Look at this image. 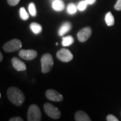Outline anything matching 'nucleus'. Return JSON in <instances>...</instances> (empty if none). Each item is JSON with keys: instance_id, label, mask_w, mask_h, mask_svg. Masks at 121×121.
Listing matches in <instances>:
<instances>
[{"instance_id": "1", "label": "nucleus", "mask_w": 121, "mask_h": 121, "mask_svg": "<svg viewBox=\"0 0 121 121\" xmlns=\"http://www.w3.org/2000/svg\"><path fill=\"white\" fill-rule=\"evenodd\" d=\"M9 100L16 106H21L24 102L25 96L23 92L16 87H11L7 91Z\"/></svg>"}, {"instance_id": "2", "label": "nucleus", "mask_w": 121, "mask_h": 121, "mask_svg": "<svg viewBox=\"0 0 121 121\" xmlns=\"http://www.w3.org/2000/svg\"><path fill=\"white\" fill-rule=\"evenodd\" d=\"M41 69L43 73H47L51 71L54 65V61L52 55L49 53L44 54L40 59Z\"/></svg>"}, {"instance_id": "3", "label": "nucleus", "mask_w": 121, "mask_h": 121, "mask_svg": "<svg viewBox=\"0 0 121 121\" xmlns=\"http://www.w3.org/2000/svg\"><path fill=\"white\" fill-rule=\"evenodd\" d=\"M27 119L28 121H40L41 120V112L36 104L30 106L28 110Z\"/></svg>"}, {"instance_id": "4", "label": "nucleus", "mask_w": 121, "mask_h": 121, "mask_svg": "<svg viewBox=\"0 0 121 121\" xmlns=\"http://www.w3.org/2000/svg\"><path fill=\"white\" fill-rule=\"evenodd\" d=\"M22 47V42L19 39H13L4 44L3 48L7 52H12L18 51Z\"/></svg>"}, {"instance_id": "5", "label": "nucleus", "mask_w": 121, "mask_h": 121, "mask_svg": "<svg viewBox=\"0 0 121 121\" xmlns=\"http://www.w3.org/2000/svg\"><path fill=\"white\" fill-rule=\"evenodd\" d=\"M44 110L48 116L53 119H58L60 117V110L50 103H46L44 104Z\"/></svg>"}, {"instance_id": "6", "label": "nucleus", "mask_w": 121, "mask_h": 121, "mask_svg": "<svg viewBox=\"0 0 121 121\" xmlns=\"http://www.w3.org/2000/svg\"><path fill=\"white\" fill-rule=\"evenodd\" d=\"M56 57L63 62H69L73 59V56L71 51L67 48H61L56 52Z\"/></svg>"}, {"instance_id": "7", "label": "nucleus", "mask_w": 121, "mask_h": 121, "mask_svg": "<svg viewBox=\"0 0 121 121\" xmlns=\"http://www.w3.org/2000/svg\"><path fill=\"white\" fill-rule=\"evenodd\" d=\"M91 35V29L90 27L87 26L78 32L77 37L79 42L84 43L89 39Z\"/></svg>"}, {"instance_id": "8", "label": "nucleus", "mask_w": 121, "mask_h": 121, "mask_svg": "<svg viewBox=\"0 0 121 121\" xmlns=\"http://www.w3.org/2000/svg\"><path fill=\"white\" fill-rule=\"evenodd\" d=\"M18 55L23 59L30 60L34 59L37 56V52L35 50H31V49H28V50L22 49L20 51Z\"/></svg>"}, {"instance_id": "9", "label": "nucleus", "mask_w": 121, "mask_h": 121, "mask_svg": "<svg viewBox=\"0 0 121 121\" xmlns=\"http://www.w3.org/2000/svg\"><path fill=\"white\" fill-rule=\"evenodd\" d=\"M46 97L48 99L51 101H54V102H60L63 99V95L59 93L58 91L54 90H48L45 93Z\"/></svg>"}, {"instance_id": "10", "label": "nucleus", "mask_w": 121, "mask_h": 121, "mask_svg": "<svg viewBox=\"0 0 121 121\" xmlns=\"http://www.w3.org/2000/svg\"><path fill=\"white\" fill-rule=\"evenodd\" d=\"M12 63L13 68L17 71H25L26 69V64L22 60L19 59L17 57L12 58Z\"/></svg>"}, {"instance_id": "11", "label": "nucleus", "mask_w": 121, "mask_h": 121, "mask_svg": "<svg viewBox=\"0 0 121 121\" xmlns=\"http://www.w3.org/2000/svg\"><path fill=\"white\" fill-rule=\"evenodd\" d=\"M71 30V24L69 22H63L60 25L59 29V35L60 36H63Z\"/></svg>"}, {"instance_id": "12", "label": "nucleus", "mask_w": 121, "mask_h": 121, "mask_svg": "<svg viewBox=\"0 0 121 121\" xmlns=\"http://www.w3.org/2000/svg\"><path fill=\"white\" fill-rule=\"evenodd\" d=\"M75 120L76 121H91V118L83 111H78L75 114Z\"/></svg>"}, {"instance_id": "13", "label": "nucleus", "mask_w": 121, "mask_h": 121, "mask_svg": "<svg viewBox=\"0 0 121 121\" xmlns=\"http://www.w3.org/2000/svg\"><path fill=\"white\" fill-rule=\"evenodd\" d=\"M52 8L56 12H61L65 9V4L62 0H55L52 1Z\"/></svg>"}, {"instance_id": "14", "label": "nucleus", "mask_w": 121, "mask_h": 121, "mask_svg": "<svg viewBox=\"0 0 121 121\" xmlns=\"http://www.w3.org/2000/svg\"><path fill=\"white\" fill-rule=\"evenodd\" d=\"M30 30H32V32L35 35H39L43 30L42 26L40 24H38V23H36V22L31 23L30 25Z\"/></svg>"}, {"instance_id": "15", "label": "nucleus", "mask_w": 121, "mask_h": 121, "mask_svg": "<svg viewBox=\"0 0 121 121\" xmlns=\"http://www.w3.org/2000/svg\"><path fill=\"white\" fill-rule=\"evenodd\" d=\"M74 42V39L73 38V36H65L63 37L62 39V45L63 47H69L71 46L72 44Z\"/></svg>"}, {"instance_id": "16", "label": "nucleus", "mask_w": 121, "mask_h": 121, "mask_svg": "<svg viewBox=\"0 0 121 121\" xmlns=\"http://www.w3.org/2000/svg\"><path fill=\"white\" fill-rule=\"evenodd\" d=\"M105 22L106 25L108 26H112L114 24V17L111 12H108L105 16Z\"/></svg>"}, {"instance_id": "17", "label": "nucleus", "mask_w": 121, "mask_h": 121, "mask_svg": "<svg viewBox=\"0 0 121 121\" xmlns=\"http://www.w3.org/2000/svg\"><path fill=\"white\" fill-rule=\"evenodd\" d=\"M78 6L73 3H71L67 5V12L70 15H74L78 11Z\"/></svg>"}, {"instance_id": "18", "label": "nucleus", "mask_w": 121, "mask_h": 121, "mask_svg": "<svg viewBox=\"0 0 121 121\" xmlns=\"http://www.w3.org/2000/svg\"><path fill=\"white\" fill-rule=\"evenodd\" d=\"M20 16L22 20H24V21L28 20V18H29V15L26 10V9L24 7H22L20 9Z\"/></svg>"}, {"instance_id": "19", "label": "nucleus", "mask_w": 121, "mask_h": 121, "mask_svg": "<svg viewBox=\"0 0 121 121\" xmlns=\"http://www.w3.org/2000/svg\"><path fill=\"white\" fill-rule=\"evenodd\" d=\"M28 11H29V13L32 16L35 17L36 16L37 12H36V6H35V4L34 3H30L29 4V5H28Z\"/></svg>"}, {"instance_id": "20", "label": "nucleus", "mask_w": 121, "mask_h": 121, "mask_svg": "<svg viewBox=\"0 0 121 121\" xmlns=\"http://www.w3.org/2000/svg\"><path fill=\"white\" fill-rule=\"evenodd\" d=\"M87 5L88 4H87V2L85 0H82L81 1H79V4H78V5H77L78 6V10H79L81 12H83V11L86 10L87 7Z\"/></svg>"}, {"instance_id": "21", "label": "nucleus", "mask_w": 121, "mask_h": 121, "mask_svg": "<svg viewBox=\"0 0 121 121\" xmlns=\"http://www.w3.org/2000/svg\"><path fill=\"white\" fill-rule=\"evenodd\" d=\"M106 121H118V119L113 114H108L106 117Z\"/></svg>"}, {"instance_id": "22", "label": "nucleus", "mask_w": 121, "mask_h": 121, "mask_svg": "<svg viewBox=\"0 0 121 121\" xmlns=\"http://www.w3.org/2000/svg\"><path fill=\"white\" fill-rule=\"evenodd\" d=\"M20 0H8V3L11 6H15L19 4Z\"/></svg>"}, {"instance_id": "23", "label": "nucleus", "mask_w": 121, "mask_h": 121, "mask_svg": "<svg viewBox=\"0 0 121 121\" xmlns=\"http://www.w3.org/2000/svg\"><path fill=\"white\" fill-rule=\"evenodd\" d=\"M114 9L117 11H121V0H117L114 5Z\"/></svg>"}, {"instance_id": "24", "label": "nucleus", "mask_w": 121, "mask_h": 121, "mask_svg": "<svg viewBox=\"0 0 121 121\" xmlns=\"http://www.w3.org/2000/svg\"><path fill=\"white\" fill-rule=\"evenodd\" d=\"M9 121H23V119L21 117H13L9 119Z\"/></svg>"}, {"instance_id": "25", "label": "nucleus", "mask_w": 121, "mask_h": 121, "mask_svg": "<svg viewBox=\"0 0 121 121\" xmlns=\"http://www.w3.org/2000/svg\"><path fill=\"white\" fill-rule=\"evenodd\" d=\"M87 2V4L88 5H92L94 4L96 0H85Z\"/></svg>"}, {"instance_id": "26", "label": "nucleus", "mask_w": 121, "mask_h": 121, "mask_svg": "<svg viewBox=\"0 0 121 121\" xmlns=\"http://www.w3.org/2000/svg\"><path fill=\"white\" fill-rule=\"evenodd\" d=\"M2 59H3V55H2V53L0 52V62L2 60Z\"/></svg>"}, {"instance_id": "27", "label": "nucleus", "mask_w": 121, "mask_h": 121, "mask_svg": "<svg viewBox=\"0 0 121 121\" xmlns=\"http://www.w3.org/2000/svg\"><path fill=\"white\" fill-rule=\"evenodd\" d=\"M51 1H55V0H51Z\"/></svg>"}, {"instance_id": "28", "label": "nucleus", "mask_w": 121, "mask_h": 121, "mask_svg": "<svg viewBox=\"0 0 121 121\" xmlns=\"http://www.w3.org/2000/svg\"><path fill=\"white\" fill-rule=\"evenodd\" d=\"M0 98H1V94H0Z\"/></svg>"}]
</instances>
